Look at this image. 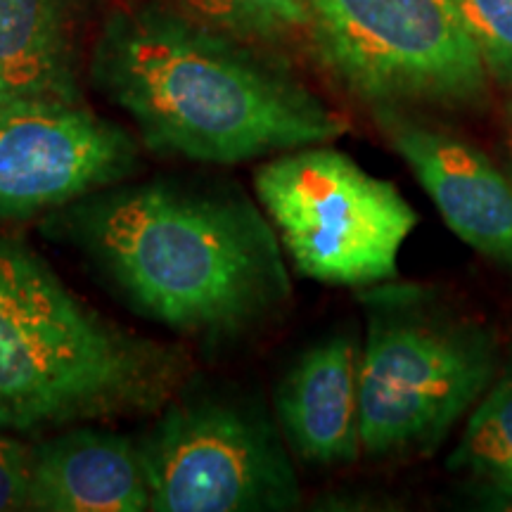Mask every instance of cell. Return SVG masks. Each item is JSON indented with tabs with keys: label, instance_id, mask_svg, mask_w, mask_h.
Here are the masks:
<instances>
[{
	"label": "cell",
	"instance_id": "obj_4",
	"mask_svg": "<svg viewBox=\"0 0 512 512\" xmlns=\"http://www.w3.org/2000/svg\"><path fill=\"white\" fill-rule=\"evenodd\" d=\"M358 356L361 448L375 458L430 453L482 401L501 368L491 325L418 285H373Z\"/></svg>",
	"mask_w": 512,
	"mask_h": 512
},
{
	"label": "cell",
	"instance_id": "obj_10",
	"mask_svg": "<svg viewBox=\"0 0 512 512\" xmlns=\"http://www.w3.org/2000/svg\"><path fill=\"white\" fill-rule=\"evenodd\" d=\"M358 356L354 337L335 335L306 351L280 382L275 392L280 432L302 463H356L361 453Z\"/></svg>",
	"mask_w": 512,
	"mask_h": 512
},
{
	"label": "cell",
	"instance_id": "obj_3",
	"mask_svg": "<svg viewBox=\"0 0 512 512\" xmlns=\"http://www.w3.org/2000/svg\"><path fill=\"white\" fill-rule=\"evenodd\" d=\"M188 373L181 349L100 316L27 242L0 233V432L162 413Z\"/></svg>",
	"mask_w": 512,
	"mask_h": 512
},
{
	"label": "cell",
	"instance_id": "obj_18",
	"mask_svg": "<svg viewBox=\"0 0 512 512\" xmlns=\"http://www.w3.org/2000/svg\"><path fill=\"white\" fill-rule=\"evenodd\" d=\"M498 496H501L503 501H512V486H508V489L501 491V494H498Z\"/></svg>",
	"mask_w": 512,
	"mask_h": 512
},
{
	"label": "cell",
	"instance_id": "obj_7",
	"mask_svg": "<svg viewBox=\"0 0 512 512\" xmlns=\"http://www.w3.org/2000/svg\"><path fill=\"white\" fill-rule=\"evenodd\" d=\"M138 453L155 512H280L302 503L280 434L226 396L166 403Z\"/></svg>",
	"mask_w": 512,
	"mask_h": 512
},
{
	"label": "cell",
	"instance_id": "obj_11",
	"mask_svg": "<svg viewBox=\"0 0 512 512\" xmlns=\"http://www.w3.org/2000/svg\"><path fill=\"white\" fill-rule=\"evenodd\" d=\"M38 512H143L150 491L138 444L124 434L67 430L34 446L29 508Z\"/></svg>",
	"mask_w": 512,
	"mask_h": 512
},
{
	"label": "cell",
	"instance_id": "obj_14",
	"mask_svg": "<svg viewBox=\"0 0 512 512\" xmlns=\"http://www.w3.org/2000/svg\"><path fill=\"white\" fill-rule=\"evenodd\" d=\"M209 17L240 36L290 41L311 36L309 0H195Z\"/></svg>",
	"mask_w": 512,
	"mask_h": 512
},
{
	"label": "cell",
	"instance_id": "obj_12",
	"mask_svg": "<svg viewBox=\"0 0 512 512\" xmlns=\"http://www.w3.org/2000/svg\"><path fill=\"white\" fill-rule=\"evenodd\" d=\"M0 98L81 102L64 0H0Z\"/></svg>",
	"mask_w": 512,
	"mask_h": 512
},
{
	"label": "cell",
	"instance_id": "obj_17",
	"mask_svg": "<svg viewBox=\"0 0 512 512\" xmlns=\"http://www.w3.org/2000/svg\"><path fill=\"white\" fill-rule=\"evenodd\" d=\"M503 145H505V155H508V169L512 176V100L503 110Z\"/></svg>",
	"mask_w": 512,
	"mask_h": 512
},
{
	"label": "cell",
	"instance_id": "obj_2",
	"mask_svg": "<svg viewBox=\"0 0 512 512\" xmlns=\"http://www.w3.org/2000/svg\"><path fill=\"white\" fill-rule=\"evenodd\" d=\"M91 79L159 155L238 164L332 143L349 128L285 67L162 5L107 17Z\"/></svg>",
	"mask_w": 512,
	"mask_h": 512
},
{
	"label": "cell",
	"instance_id": "obj_8",
	"mask_svg": "<svg viewBox=\"0 0 512 512\" xmlns=\"http://www.w3.org/2000/svg\"><path fill=\"white\" fill-rule=\"evenodd\" d=\"M138 162L136 138L83 102L0 98V221L67 207L126 181Z\"/></svg>",
	"mask_w": 512,
	"mask_h": 512
},
{
	"label": "cell",
	"instance_id": "obj_9",
	"mask_svg": "<svg viewBox=\"0 0 512 512\" xmlns=\"http://www.w3.org/2000/svg\"><path fill=\"white\" fill-rule=\"evenodd\" d=\"M375 121L446 226L486 259L512 268V176L482 147L411 110L375 107Z\"/></svg>",
	"mask_w": 512,
	"mask_h": 512
},
{
	"label": "cell",
	"instance_id": "obj_16",
	"mask_svg": "<svg viewBox=\"0 0 512 512\" xmlns=\"http://www.w3.org/2000/svg\"><path fill=\"white\" fill-rule=\"evenodd\" d=\"M31 458L34 446L8 432H0V512L29 508Z\"/></svg>",
	"mask_w": 512,
	"mask_h": 512
},
{
	"label": "cell",
	"instance_id": "obj_13",
	"mask_svg": "<svg viewBox=\"0 0 512 512\" xmlns=\"http://www.w3.org/2000/svg\"><path fill=\"white\" fill-rule=\"evenodd\" d=\"M448 467L475 477L496 496L512 486V358L467 418Z\"/></svg>",
	"mask_w": 512,
	"mask_h": 512
},
{
	"label": "cell",
	"instance_id": "obj_1",
	"mask_svg": "<svg viewBox=\"0 0 512 512\" xmlns=\"http://www.w3.org/2000/svg\"><path fill=\"white\" fill-rule=\"evenodd\" d=\"M48 223L145 316L185 335H242L292 292L273 228L235 190L117 183Z\"/></svg>",
	"mask_w": 512,
	"mask_h": 512
},
{
	"label": "cell",
	"instance_id": "obj_15",
	"mask_svg": "<svg viewBox=\"0 0 512 512\" xmlns=\"http://www.w3.org/2000/svg\"><path fill=\"white\" fill-rule=\"evenodd\" d=\"M486 74L512 88V0H453Z\"/></svg>",
	"mask_w": 512,
	"mask_h": 512
},
{
	"label": "cell",
	"instance_id": "obj_5",
	"mask_svg": "<svg viewBox=\"0 0 512 512\" xmlns=\"http://www.w3.org/2000/svg\"><path fill=\"white\" fill-rule=\"evenodd\" d=\"M254 188L297 271L328 285L396 280L403 242L420 221L396 185L328 143L264 162Z\"/></svg>",
	"mask_w": 512,
	"mask_h": 512
},
{
	"label": "cell",
	"instance_id": "obj_6",
	"mask_svg": "<svg viewBox=\"0 0 512 512\" xmlns=\"http://www.w3.org/2000/svg\"><path fill=\"white\" fill-rule=\"evenodd\" d=\"M330 72L370 107H477L486 74L453 0H309Z\"/></svg>",
	"mask_w": 512,
	"mask_h": 512
}]
</instances>
